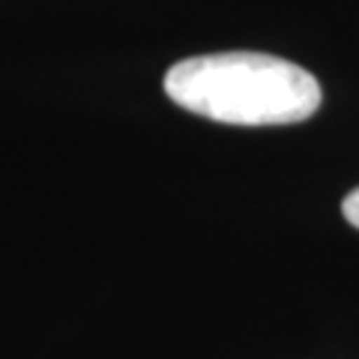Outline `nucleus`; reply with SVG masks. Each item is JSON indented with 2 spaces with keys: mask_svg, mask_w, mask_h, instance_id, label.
Returning <instances> with one entry per match:
<instances>
[{
  "mask_svg": "<svg viewBox=\"0 0 359 359\" xmlns=\"http://www.w3.org/2000/svg\"><path fill=\"white\" fill-rule=\"evenodd\" d=\"M165 93L189 114L231 126H287L320 108L318 78L261 51L186 57L168 69Z\"/></svg>",
  "mask_w": 359,
  "mask_h": 359,
  "instance_id": "obj_1",
  "label": "nucleus"
},
{
  "mask_svg": "<svg viewBox=\"0 0 359 359\" xmlns=\"http://www.w3.org/2000/svg\"><path fill=\"white\" fill-rule=\"evenodd\" d=\"M341 212H344V219L351 222L353 228L359 231V189H353V192L344 198V204H341Z\"/></svg>",
  "mask_w": 359,
  "mask_h": 359,
  "instance_id": "obj_2",
  "label": "nucleus"
}]
</instances>
